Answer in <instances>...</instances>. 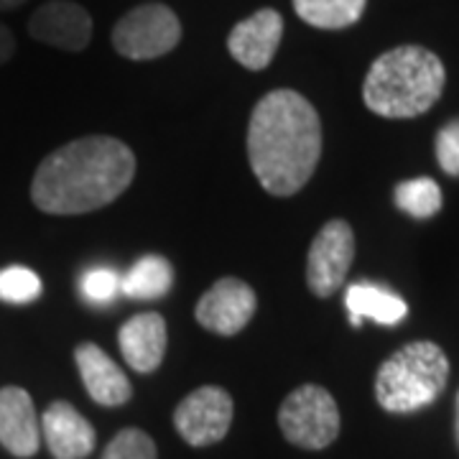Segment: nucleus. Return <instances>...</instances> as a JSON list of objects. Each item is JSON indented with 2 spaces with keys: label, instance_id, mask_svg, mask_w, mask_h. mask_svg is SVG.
Segmentation results:
<instances>
[{
  "label": "nucleus",
  "instance_id": "21",
  "mask_svg": "<svg viewBox=\"0 0 459 459\" xmlns=\"http://www.w3.org/2000/svg\"><path fill=\"white\" fill-rule=\"evenodd\" d=\"M102 459H159V452L156 442L143 429L128 427L115 434L113 442L102 452Z\"/></svg>",
  "mask_w": 459,
  "mask_h": 459
},
{
  "label": "nucleus",
  "instance_id": "1",
  "mask_svg": "<svg viewBox=\"0 0 459 459\" xmlns=\"http://www.w3.org/2000/svg\"><path fill=\"white\" fill-rule=\"evenodd\" d=\"M247 161L273 197H294L322 159V120L296 90H273L258 100L247 120Z\"/></svg>",
  "mask_w": 459,
  "mask_h": 459
},
{
  "label": "nucleus",
  "instance_id": "9",
  "mask_svg": "<svg viewBox=\"0 0 459 459\" xmlns=\"http://www.w3.org/2000/svg\"><path fill=\"white\" fill-rule=\"evenodd\" d=\"M258 309V296L243 279L225 276L214 281L195 307L199 327L220 337H232L250 325Z\"/></svg>",
  "mask_w": 459,
  "mask_h": 459
},
{
  "label": "nucleus",
  "instance_id": "3",
  "mask_svg": "<svg viewBox=\"0 0 459 459\" xmlns=\"http://www.w3.org/2000/svg\"><path fill=\"white\" fill-rule=\"evenodd\" d=\"M446 72L442 59L424 47H395L370 65L362 100L370 113L388 120L419 117L442 98Z\"/></svg>",
  "mask_w": 459,
  "mask_h": 459
},
{
  "label": "nucleus",
  "instance_id": "16",
  "mask_svg": "<svg viewBox=\"0 0 459 459\" xmlns=\"http://www.w3.org/2000/svg\"><path fill=\"white\" fill-rule=\"evenodd\" d=\"M344 307L350 312V325L352 327H360L362 319H376L385 327H394L409 314V307H406V301L401 296L383 289V286L368 283V281L352 283L347 289Z\"/></svg>",
  "mask_w": 459,
  "mask_h": 459
},
{
  "label": "nucleus",
  "instance_id": "15",
  "mask_svg": "<svg viewBox=\"0 0 459 459\" xmlns=\"http://www.w3.org/2000/svg\"><path fill=\"white\" fill-rule=\"evenodd\" d=\"M0 444L13 457H33L41 446V421L33 398L18 385L0 388Z\"/></svg>",
  "mask_w": 459,
  "mask_h": 459
},
{
  "label": "nucleus",
  "instance_id": "10",
  "mask_svg": "<svg viewBox=\"0 0 459 459\" xmlns=\"http://www.w3.org/2000/svg\"><path fill=\"white\" fill-rule=\"evenodd\" d=\"M29 33L39 44L77 54L92 41V16L74 0H49L33 11Z\"/></svg>",
  "mask_w": 459,
  "mask_h": 459
},
{
  "label": "nucleus",
  "instance_id": "8",
  "mask_svg": "<svg viewBox=\"0 0 459 459\" xmlns=\"http://www.w3.org/2000/svg\"><path fill=\"white\" fill-rule=\"evenodd\" d=\"M232 416V395L220 385H202L181 398L174 411V427L189 446H212L228 437Z\"/></svg>",
  "mask_w": 459,
  "mask_h": 459
},
{
  "label": "nucleus",
  "instance_id": "7",
  "mask_svg": "<svg viewBox=\"0 0 459 459\" xmlns=\"http://www.w3.org/2000/svg\"><path fill=\"white\" fill-rule=\"evenodd\" d=\"M355 261V232L344 220H329L307 253V286L314 296L327 299L340 291Z\"/></svg>",
  "mask_w": 459,
  "mask_h": 459
},
{
  "label": "nucleus",
  "instance_id": "13",
  "mask_svg": "<svg viewBox=\"0 0 459 459\" xmlns=\"http://www.w3.org/2000/svg\"><path fill=\"white\" fill-rule=\"evenodd\" d=\"M41 437L54 459H84L95 452L98 434L80 411L66 401H54L41 416Z\"/></svg>",
  "mask_w": 459,
  "mask_h": 459
},
{
  "label": "nucleus",
  "instance_id": "19",
  "mask_svg": "<svg viewBox=\"0 0 459 459\" xmlns=\"http://www.w3.org/2000/svg\"><path fill=\"white\" fill-rule=\"evenodd\" d=\"M395 207L411 214L413 220H429L442 210V189L429 177L401 181L395 186Z\"/></svg>",
  "mask_w": 459,
  "mask_h": 459
},
{
  "label": "nucleus",
  "instance_id": "4",
  "mask_svg": "<svg viewBox=\"0 0 459 459\" xmlns=\"http://www.w3.org/2000/svg\"><path fill=\"white\" fill-rule=\"evenodd\" d=\"M449 383V360L437 342L419 340L395 350L377 368L376 398L388 413H413L427 409Z\"/></svg>",
  "mask_w": 459,
  "mask_h": 459
},
{
  "label": "nucleus",
  "instance_id": "22",
  "mask_svg": "<svg viewBox=\"0 0 459 459\" xmlns=\"http://www.w3.org/2000/svg\"><path fill=\"white\" fill-rule=\"evenodd\" d=\"M437 161L449 177H459V117L437 133Z\"/></svg>",
  "mask_w": 459,
  "mask_h": 459
},
{
  "label": "nucleus",
  "instance_id": "2",
  "mask_svg": "<svg viewBox=\"0 0 459 459\" xmlns=\"http://www.w3.org/2000/svg\"><path fill=\"white\" fill-rule=\"evenodd\" d=\"M135 177V153L115 135L74 138L39 164L31 202L47 214H87L113 204Z\"/></svg>",
  "mask_w": 459,
  "mask_h": 459
},
{
  "label": "nucleus",
  "instance_id": "17",
  "mask_svg": "<svg viewBox=\"0 0 459 459\" xmlns=\"http://www.w3.org/2000/svg\"><path fill=\"white\" fill-rule=\"evenodd\" d=\"M368 0H294L296 16L322 31L355 26L365 13Z\"/></svg>",
  "mask_w": 459,
  "mask_h": 459
},
{
  "label": "nucleus",
  "instance_id": "24",
  "mask_svg": "<svg viewBox=\"0 0 459 459\" xmlns=\"http://www.w3.org/2000/svg\"><path fill=\"white\" fill-rule=\"evenodd\" d=\"M16 54V36L8 26L0 23V65H8Z\"/></svg>",
  "mask_w": 459,
  "mask_h": 459
},
{
  "label": "nucleus",
  "instance_id": "6",
  "mask_svg": "<svg viewBox=\"0 0 459 459\" xmlns=\"http://www.w3.org/2000/svg\"><path fill=\"white\" fill-rule=\"evenodd\" d=\"M181 41V23L164 3H146L128 11L115 23L113 47L131 62L161 59Z\"/></svg>",
  "mask_w": 459,
  "mask_h": 459
},
{
  "label": "nucleus",
  "instance_id": "11",
  "mask_svg": "<svg viewBox=\"0 0 459 459\" xmlns=\"http://www.w3.org/2000/svg\"><path fill=\"white\" fill-rule=\"evenodd\" d=\"M283 39V16L273 8H261L243 18L228 33L230 56L250 72H261L273 62Z\"/></svg>",
  "mask_w": 459,
  "mask_h": 459
},
{
  "label": "nucleus",
  "instance_id": "5",
  "mask_svg": "<svg viewBox=\"0 0 459 459\" xmlns=\"http://www.w3.org/2000/svg\"><path fill=\"white\" fill-rule=\"evenodd\" d=\"M340 409L327 388L304 383L283 398L279 427L286 442L319 452L340 437Z\"/></svg>",
  "mask_w": 459,
  "mask_h": 459
},
{
  "label": "nucleus",
  "instance_id": "20",
  "mask_svg": "<svg viewBox=\"0 0 459 459\" xmlns=\"http://www.w3.org/2000/svg\"><path fill=\"white\" fill-rule=\"evenodd\" d=\"M41 296V279L26 265H8L0 271V301L31 304Z\"/></svg>",
  "mask_w": 459,
  "mask_h": 459
},
{
  "label": "nucleus",
  "instance_id": "12",
  "mask_svg": "<svg viewBox=\"0 0 459 459\" xmlns=\"http://www.w3.org/2000/svg\"><path fill=\"white\" fill-rule=\"evenodd\" d=\"M74 362L82 376L84 391L100 406H123L133 398V385L123 368L95 342H80L74 350Z\"/></svg>",
  "mask_w": 459,
  "mask_h": 459
},
{
  "label": "nucleus",
  "instance_id": "18",
  "mask_svg": "<svg viewBox=\"0 0 459 459\" xmlns=\"http://www.w3.org/2000/svg\"><path fill=\"white\" fill-rule=\"evenodd\" d=\"M171 283H174L171 263L161 258V255H143L126 273V279L120 281L123 291L131 296V299H138V301L161 299V296L169 294Z\"/></svg>",
  "mask_w": 459,
  "mask_h": 459
},
{
  "label": "nucleus",
  "instance_id": "23",
  "mask_svg": "<svg viewBox=\"0 0 459 459\" xmlns=\"http://www.w3.org/2000/svg\"><path fill=\"white\" fill-rule=\"evenodd\" d=\"M117 289H120V279L110 268H95L82 279V294L95 304L110 301Z\"/></svg>",
  "mask_w": 459,
  "mask_h": 459
},
{
  "label": "nucleus",
  "instance_id": "14",
  "mask_svg": "<svg viewBox=\"0 0 459 459\" xmlns=\"http://www.w3.org/2000/svg\"><path fill=\"white\" fill-rule=\"evenodd\" d=\"M117 344H120L123 360L128 362L135 373L148 376L159 370L166 358V344H169L166 319L159 312L135 314L117 332Z\"/></svg>",
  "mask_w": 459,
  "mask_h": 459
},
{
  "label": "nucleus",
  "instance_id": "25",
  "mask_svg": "<svg viewBox=\"0 0 459 459\" xmlns=\"http://www.w3.org/2000/svg\"><path fill=\"white\" fill-rule=\"evenodd\" d=\"M26 0H0V11H13V8H21Z\"/></svg>",
  "mask_w": 459,
  "mask_h": 459
}]
</instances>
